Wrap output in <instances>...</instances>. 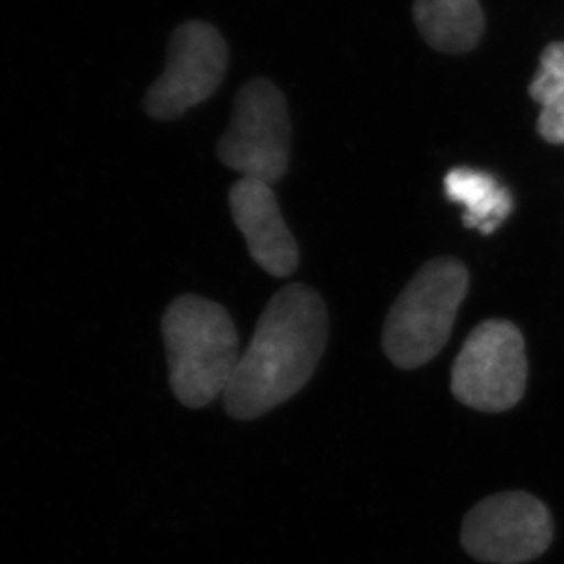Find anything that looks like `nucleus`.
<instances>
[{
  "label": "nucleus",
  "mask_w": 564,
  "mask_h": 564,
  "mask_svg": "<svg viewBox=\"0 0 564 564\" xmlns=\"http://www.w3.org/2000/svg\"><path fill=\"white\" fill-rule=\"evenodd\" d=\"M444 191L453 203L464 207L463 224L482 235L496 232L513 213V196L496 177L469 166L447 172Z\"/></svg>",
  "instance_id": "9d476101"
},
{
  "label": "nucleus",
  "mask_w": 564,
  "mask_h": 564,
  "mask_svg": "<svg viewBox=\"0 0 564 564\" xmlns=\"http://www.w3.org/2000/svg\"><path fill=\"white\" fill-rule=\"evenodd\" d=\"M172 393L191 410L224 397L240 362V338L229 311L197 294H183L161 319Z\"/></svg>",
  "instance_id": "f03ea898"
},
{
  "label": "nucleus",
  "mask_w": 564,
  "mask_h": 564,
  "mask_svg": "<svg viewBox=\"0 0 564 564\" xmlns=\"http://www.w3.org/2000/svg\"><path fill=\"white\" fill-rule=\"evenodd\" d=\"M293 127L288 99L272 80L254 77L236 94L218 160L241 177L276 185L289 171Z\"/></svg>",
  "instance_id": "20e7f679"
},
{
  "label": "nucleus",
  "mask_w": 564,
  "mask_h": 564,
  "mask_svg": "<svg viewBox=\"0 0 564 564\" xmlns=\"http://www.w3.org/2000/svg\"><path fill=\"white\" fill-rule=\"evenodd\" d=\"M538 130L546 143L564 144V97L543 105Z\"/></svg>",
  "instance_id": "f8f14e48"
},
{
  "label": "nucleus",
  "mask_w": 564,
  "mask_h": 564,
  "mask_svg": "<svg viewBox=\"0 0 564 564\" xmlns=\"http://www.w3.org/2000/svg\"><path fill=\"white\" fill-rule=\"evenodd\" d=\"M533 101L546 105L564 97V43H552L541 55V68L530 85Z\"/></svg>",
  "instance_id": "9b49d317"
},
{
  "label": "nucleus",
  "mask_w": 564,
  "mask_h": 564,
  "mask_svg": "<svg viewBox=\"0 0 564 564\" xmlns=\"http://www.w3.org/2000/svg\"><path fill=\"white\" fill-rule=\"evenodd\" d=\"M468 289V269L457 258H435L419 269L383 324V352L393 366L410 371L437 357Z\"/></svg>",
  "instance_id": "7ed1b4c3"
},
{
  "label": "nucleus",
  "mask_w": 564,
  "mask_h": 564,
  "mask_svg": "<svg viewBox=\"0 0 564 564\" xmlns=\"http://www.w3.org/2000/svg\"><path fill=\"white\" fill-rule=\"evenodd\" d=\"M229 69V46L218 28L187 21L172 33L166 66L144 96V110L155 121H174L207 101Z\"/></svg>",
  "instance_id": "0eeeda50"
},
{
  "label": "nucleus",
  "mask_w": 564,
  "mask_h": 564,
  "mask_svg": "<svg viewBox=\"0 0 564 564\" xmlns=\"http://www.w3.org/2000/svg\"><path fill=\"white\" fill-rule=\"evenodd\" d=\"M413 17L422 37L442 54H466L485 33L479 0H415Z\"/></svg>",
  "instance_id": "1a4fd4ad"
},
{
  "label": "nucleus",
  "mask_w": 564,
  "mask_h": 564,
  "mask_svg": "<svg viewBox=\"0 0 564 564\" xmlns=\"http://www.w3.org/2000/svg\"><path fill=\"white\" fill-rule=\"evenodd\" d=\"M527 344L516 324L486 319L463 344L452 368V393L482 413H505L524 397Z\"/></svg>",
  "instance_id": "39448f33"
},
{
  "label": "nucleus",
  "mask_w": 564,
  "mask_h": 564,
  "mask_svg": "<svg viewBox=\"0 0 564 564\" xmlns=\"http://www.w3.org/2000/svg\"><path fill=\"white\" fill-rule=\"evenodd\" d=\"M229 207L256 265L271 276H291L299 269V243L283 219L272 185L241 177L230 188Z\"/></svg>",
  "instance_id": "6e6552de"
},
{
  "label": "nucleus",
  "mask_w": 564,
  "mask_h": 564,
  "mask_svg": "<svg viewBox=\"0 0 564 564\" xmlns=\"http://www.w3.org/2000/svg\"><path fill=\"white\" fill-rule=\"evenodd\" d=\"M554 541L549 506L527 491L486 497L464 517L460 544L480 563L524 564L538 560Z\"/></svg>",
  "instance_id": "423d86ee"
},
{
  "label": "nucleus",
  "mask_w": 564,
  "mask_h": 564,
  "mask_svg": "<svg viewBox=\"0 0 564 564\" xmlns=\"http://www.w3.org/2000/svg\"><path fill=\"white\" fill-rule=\"evenodd\" d=\"M329 340L322 296L304 283L280 289L261 313L254 335L225 389L227 415L254 421L307 386Z\"/></svg>",
  "instance_id": "f257e3e1"
}]
</instances>
